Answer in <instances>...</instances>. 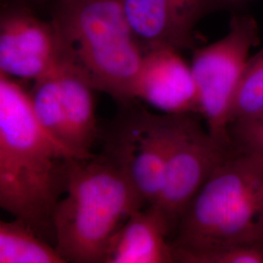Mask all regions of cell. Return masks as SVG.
Segmentation results:
<instances>
[{"instance_id":"cell-14","label":"cell","mask_w":263,"mask_h":263,"mask_svg":"<svg viewBox=\"0 0 263 263\" xmlns=\"http://www.w3.org/2000/svg\"><path fill=\"white\" fill-rule=\"evenodd\" d=\"M263 107V47L250 57L229 113V125Z\"/></svg>"},{"instance_id":"cell-16","label":"cell","mask_w":263,"mask_h":263,"mask_svg":"<svg viewBox=\"0 0 263 263\" xmlns=\"http://www.w3.org/2000/svg\"><path fill=\"white\" fill-rule=\"evenodd\" d=\"M175 262L263 263V248L227 247L196 254H177Z\"/></svg>"},{"instance_id":"cell-9","label":"cell","mask_w":263,"mask_h":263,"mask_svg":"<svg viewBox=\"0 0 263 263\" xmlns=\"http://www.w3.org/2000/svg\"><path fill=\"white\" fill-rule=\"evenodd\" d=\"M144 53L156 48L192 49L196 27L216 8V0H122Z\"/></svg>"},{"instance_id":"cell-11","label":"cell","mask_w":263,"mask_h":263,"mask_svg":"<svg viewBox=\"0 0 263 263\" xmlns=\"http://www.w3.org/2000/svg\"><path fill=\"white\" fill-rule=\"evenodd\" d=\"M169 224L153 205L135 211L117 230L104 263H172Z\"/></svg>"},{"instance_id":"cell-8","label":"cell","mask_w":263,"mask_h":263,"mask_svg":"<svg viewBox=\"0 0 263 263\" xmlns=\"http://www.w3.org/2000/svg\"><path fill=\"white\" fill-rule=\"evenodd\" d=\"M66 62L52 21L35 16L26 4L11 2L0 14V73L37 80Z\"/></svg>"},{"instance_id":"cell-10","label":"cell","mask_w":263,"mask_h":263,"mask_svg":"<svg viewBox=\"0 0 263 263\" xmlns=\"http://www.w3.org/2000/svg\"><path fill=\"white\" fill-rule=\"evenodd\" d=\"M132 98L166 115L199 113L197 87L191 66L179 51L172 48H156L144 53Z\"/></svg>"},{"instance_id":"cell-6","label":"cell","mask_w":263,"mask_h":263,"mask_svg":"<svg viewBox=\"0 0 263 263\" xmlns=\"http://www.w3.org/2000/svg\"><path fill=\"white\" fill-rule=\"evenodd\" d=\"M177 116L131 109L105 143L104 155L122 170L146 206L155 204L162 191Z\"/></svg>"},{"instance_id":"cell-3","label":"cell","mask_w":263,"mask_h":263,"mask_svg":"<svg viewBox=\"0 0 263 263\" xmlns=\"http://www.w3.org/2000/svg\"><path fill=\"white\" fill-rule=\"evenodd\" d=\"M144 206L122 170L104 153L73 159L54 213V245L66 262L104 263L113 236Z\"/></svg>"},{"instance_id":"cell-15","label":"cell","mask_w":263,"mask_h":263,"mask_svg":"<svg viewBox=\"0 0 263 263\" xmlns=\"http://www.w3.org/2000/svg\"><path fill=\"white\" fill-rule=\"evenodd\" d=\"M229 138L235 151L263 159V107L229 125Z\"/></svg>"},{"instance_id":"cell-12","label":"cell","mask_w":263,"mask_h":263,"mask_svg":"<svg viewBox=\"0 0 263 263\" xmlns=\"http://www.w3.org/2000/svg\"><path fill=\"white\" fill-rule=\"evenodd\" d=\"M60 101L66 123V145L77 158L92 157L98 138L94 87L76 67L64 62L57 67Z\"/></svg>"},{"instance_id":"cell-4","label":"cell","mask_w":263,"mask_h":263,"mask_svg":"<svg viewBox=\"0 0 263 263\" xmlns=\"http://www.w3.org/2000/svg\"><path fill=\"white\" fill-rule=\"evenodd\" d=\"M51 21L67 63L96 90L122 104L133 102L132 90L144 51L122 0H57Z\"/></svg>"},{"instance_id":"cell-7","label":"cell","mask_w":263,"mask_h":263,"mask_svg":"<svg viewBox=\"0 0 263 263\" xmlns=\"http://www.w3.org/2000/svg\"><path fill=\"white\" fill-rule=\"evenodd\" d=\"M232 151V145L216 140L191 115L177 116L163 187L153 204L166 217L171 236L198 190Z\"/></svg>"},{"instance_id":"cell-2","label":"cell","mask_w":263,"mask_h":263,"mask_svg":"<svg viewBox=\"0 0 263 263\" xmlns=\"http://www.w3.org/2000/svg\"><path fill=\"white\" fill-rule=\"evenodd\" d=\"M171 244L174 259L227 247L263 248V159L233 148L188 204Z\"/></svg>"},{"instance_id":"cell-13","label":"cell","mask_w":263,"mask_h":263,"mask_svg":"<svg viewBox=\"0 0 263 263\" xmlns=\"http://www.w3.org/2000/svg\"><path fill=\"white\" fill-rule=\"evenodd\" d=\"M0 263H66L55 245L15 218L0 221Z\"/></svg>"},{"instance_id":"cell-17","label":"cell","mask_w":263,"mask_h":263,"mask_svg":"<svg viewBox=\"0 0 263 263\" xmlns=\"http://www.w3.org/2000/svg\"><path fill=\"white\" fill-rule=\"evenodd\" d=\"M11 2H15V3H22V4H28L29 2H33L35 3L36 1H41V0H10Z\"/></svg>"},{"instance_id":"cell-1","label":"cell","mask_w":263,"mask_h":263,"mask_svg":"<svg viewBox=\"0 0 263 263\" xmlns=\"http://www.w3.org/2000/svg\"><path fill=\"white\" fill-rule=\"evenodd\" d=\"M76 155L38 123L28 92L0 73V206L47 240Z\"/></svg>"},{"instance_id":"cell-5","label":"cell","mask_w":263,"mask_h":263,"mask_svg":"<svg viewBox=\"0 0 263 263\" xmlns=\"http://www.w3.org/2000/svg\"><path fill=\"white\" fill-rule=\"evenodd\" d=\"M259 43V28L254 17H232L226 35L194 51L191 70L196 83L199 114L216 140L232 145L229 113L252 48Z\"/></svg>"}]
</instances>
